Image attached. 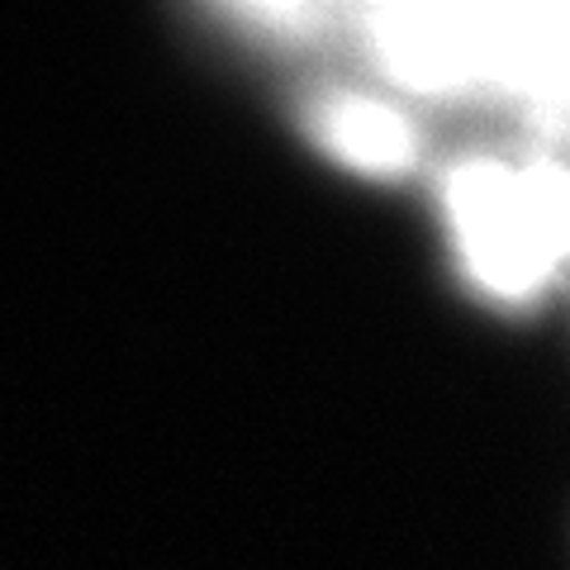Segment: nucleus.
<instances>
[{
	"label": "nucleus",
	"mask_w": 570,
	"mask_h": 570,
	"mask_svg": "<svg viewBox=\"0 0 570 570\" xmlns=\"http://www.w3.org/2000/svg\"><path fill=\"white\" fill-rule=\"evenodd\" d=\"M337 52L409 110H485L528 148L570 157V0L356 6Z\"/></svg>",
	"instance_id": "f257e3e1"
},
{
	"label": "nucleus",
	"mask_w": 570,
	"mask_h": 570,
	"mask_svg": "<svg viewBox=\"0 0 570 570\" xmlns=\"http://www.w3.org/2000/svg\"><path fill=\"white\" fill-rule=\"evenodd\" d=\"M433 209L466 295L532 314L570 285V157L528 142H480L442 157Z\"/></svg>",
	"instance_id": "f03ea898"
},
{
	"label": "nucleus",
	"mask_w": 570,
	"mask_h": 570,
	"mask_svg": "<svg viewBox=\"0 0 570 570\" xmlns=\"http://www.w3.org/2000/svg\"><path fill=\"white\" fill-rule=\"evenodd\" d=\"M291 115L318 153L362 181H409L428 167V129L423 115L371 81L314 77L295 91Z\"/></svg>",
	"instance_id": "7ed1b4c3"
},
{
	"label": "nucleus",
	"mask_w": 570,
	"mask_h": 570,
	"mask_svg": "<svg viewBox=\"0 0 570 570\" xmlns=\"http://www.w3.org/2000/svg\"><path fill=\"white\" fill-rule=\"evenodd\" d=\"M205 20L243 48H257L266 58H324L343 43V10L337 6H295V0H272V6H219Z\"/></svg>",
	"instance_id": "20e7f679"
}]
</instances>
